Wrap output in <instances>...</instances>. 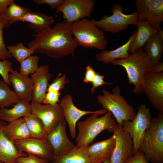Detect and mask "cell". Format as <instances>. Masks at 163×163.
Returning a JSON list of instances; mask_svg holds the SVG:
<instances>
[{
    "label": "cell",
    "mask_w": 163,
    "mask_h": 163,
    "mask_svg": "<svg viewBox=\"0 0 163 163\" xmlns=\"http://www.w3.org/2000/svg\"><path fill=\"white\" fill-rule=\"evenodd\" d=\"M71 24L64 20L56 23L53 28L32 34L34 38L28 43V46L35 52L53 59L70 55L75 56L76 50L79 45L71 33Z\"/></svg>",
    "instance_id": "6da1fadb"
},
{
    "label": "cell",
    "mask_w": 163,
    "mask_h": 163,
    "mask_svg": "<svg viewBox=\"0 0 163 163\" xmlns=\"http://www.w3.org/2000/svg\"><path fill=\"white\" fill-rule=\"evenodd\" d=\"M111 63L124 68L129 84L134 86L132 91L136 94L143 93L144 78L146 73L163 72V63L155 65L143 49L129 54L125 58L114 60Z\"/></svg>",
    "instance_id": "7a4b0ae2"
},
{
    "label": "cell",
    "mask_w": 163,
    "mask_h": 163,
    "mask_svg": "<svg viewBox=\"0 0 163 163\" xmlns=\"http://www.w3.org/2000/svg\"><path fill=\"white\" fill-rule=\"evenodd\" d=\"M112 113L107 111L104 115L98 117V114H91L85 120L77 124L78 133L76 138L78 148L86 147L89 145L95 137L102 131L106 130L113 133L116 123Z\"/></svg>",
    "instance_id": "3957f363"
},
{
    "label": "cell",
    "mask_w": 163,
    "mask_h": 163,
    "mask_svg": "<svg viewBox=\"0 0 163 163\" xmlns=\"http://www.w3.org/2000/svg\"><path fill=\"white\" fill-rule=\"evenodd\" d=\"M139 150L152 163H163V114L151 119Z\"/></svg>",
    "instance_id": "277c9868"
},
{
    "label": "cell",
    "mask_w": 163,
    "mask_h": 163,
    "mask_svg": "<svg viewBox=\"0 0 163 163\" xmlns=\"http://www.w3.org/2000/svg\"><path fill=\"white\" fill-rule=\"evenodd\" d=\"M102 92V95L96 96L97 101L103 109L112 113L116 123L122 125L124 121H132L134 119L135 110L121 95V89L118 86L113 88L112 93L105 89Z\"/></svg>",
    "instance_id": "5b68a950"
},
{
    "label": "cell",
    "mask_w": 163,
    "mask_h": 163,
    "mask_svg": "<svg viewBox=\"0 0 163 163\" xmlns=\"http://www.w3.org/2000/svg\"><path fill=\"white\" fill-rule=\"evenodd\" d=\"M71 33L76 41L84 48L103 50L108 43L103 31L91 20L84 18L71 24Z\"/></svg>",
    "instance_id": "8992f818"
},
{
    "label": "cell",
    "mask_w": 163,
    "mask_h": 163,
    "mask_svg": "<svg viewBox=\"0 0 163 163\" xmlns=\"http://www.w3.org/2000/svg\"><path fill=\"white\" fill-rule=\"evenodd\" d=\"M123 11L122 6L118 3H115L112 6L111 15H105L99 20L91 19V21L103 31L112 33L124 30L131 24L136 26L139 21L136 12L125 14Z\"/></svg>",
    "instance_id": "52a82bcc"
},
{
    "label": "cell",
    "mask_w": 163,
    "mask_h": 163,
    "mask_svg": "<svg viewBox=\"0 0 163 163\" xmlns=\"http://www.w3.org/2000/svg\"><path fill=\"white\" fill-rule=\"evenodd\" d=\"M150 110L144 104L139 106L134 119L125 120L122 125L123 130L129 134L133 144L134 154L139 150L146 130L149 126L151 120Z\"/></svg>",
    "instance_id": "ba28073f"
},
{
    "label": "cell",
    "mask_w": 163,
    "mask_h": 163,
    "mask_svg": "<svg viewBox=\"0 0 163 163\" xmlns=\"http://www.w3.org/2000/svg\"><path fill=\"white\" fill-rule=\"evenodd\" d=\"M138 21L147 22L154 29L163 31L160 27L163 21V0H135Z\"/></svg>",
    "instance_id": "9c48e42d"
},
{
    "label": "cell",
    "mask_w": 163,
    "mask_h": 163,
    "mask_svg": "<svg viewBox=\"0 0 163 163\" xmlns=\"http://www.w3.org/2000/svg\"><path fill=\"white\" fill-rule=\"evenodd\" d=\"M94 5V0H65L62 4L56 8V12H62L64 20L71 24L89 17Z\"/></svg>",
    "instance_id": "30bf717a"
},
{
    "label": "cell",
    "mask_w": 163,
    "mask_h": 163,
    "mask_svg": "<svg viewBox=\"0 0 163 163\" xmlns=\"http://www.w3.org/2000/svg\"><path fill=\"white\" fill-rule=\"evenodd\" d=\"M143 92L158 114H163V72L146 73Z\"/></svg>",
    "instance_id": "8fae6325"
},
{
    "label": "cell",
    "mask_w": 163,
    "mask_h": 163,
    "mask_svg": "<svg viewBox=\"0 0 163 163\" xmlns=\"http://www.w3.org/2000/svg\"><path fill=\"white\" fill-rule=\"evenodd\" d=\"M31 113L37 117L43 123L47 134L64 119L62 107L59 103L55 105L31 103Z\"/></svg>",
    "instance_id": "7c38bea8"
},
{
    "label": "cell",
    "mask_w": 163,
    "mask_h": 163,
    "mask_svg": "<svg viewBox=\"0 0 163 163\" xmlns=\"http://www.w3.org/2000/svg\"><path fill=\"white\" fill-rule=\"evenodd\" d=\"M59 104L62 109L65 119L68 124L71 137L73 139L76 136V123L81 117L86 115L94 113L101 115L107 112L103 109L96 111L80 110L75 105L73 97L70 94L63 96Z\"/></svg>",
    "instance_id": "4fadbf2b"
},
{
    "label": "cell",
    "mask_w": 163,
    "mask_h": 163,
    "mask_svg": "<svg viewBox=\"0 0 163 163\" xmlns=\"http://www.w3.org/2000/svg\"><path fill=\"white\" fill-rule=\"evenodd\" d=\"M113 133L115 137V144L110 159L111 163H123L134 154L133 142L128 134L123 130L122 125H115Z\"/></svg>",
    "instance_id": "5bb4252c"
},
{
    "label": "cell",
    "mask_w": 163,
    "mask_h": 163,
    "mask_svg": "<svg viewBox=\"0 0 163 163\" xmlns=\"http://www.w3.org/2000/svg\"><path fill=\"white\" fill-rule=\"evenodd\" d=\"M66 124V121L64 119L47 134L46 141L51 147L53 156L66 155L76 147L67 137Z\"/></svg>",
    "instance_id": "9a60e30c"
},
{
    "label": "cell",
    "mask_w": 163,
    "mask_h": 163,
    "mask_svg": "<svg viewBox=\"0 0 163 163\" xmlns=\"http://www.w3.org/2000/svg\"><path fill=\"white\" fill-rule=\"evenodd\" d=\"M20 151L49 161L53 155L47 141L30 137L24 139L13 141Z\"/></svg>",
    "instance_id": "2e32d148"
},
{
    "label": "cell",
    "mask_w": 163,
    "mask_h": 163,
    "mask_svg": "<svg viewBox=\"0 0 163 163\" xmlns=\"http://www.w3.org/2000/svg\"><path fill=\"white\" fill-rule=\"evenodd\" d=\"M33 84L31 102L41 104L43 101L52 78L47 64L41 65L30 77Z\"/></svg>",
    "instance_id": "e0dca14e"
},
{
    "label": "cell",
    "mask_w": 163,
    "mask_h": 163,
    "mask_svg": "<svg viewBox=\"0 0 163 163\" xmlns=\"http://www.w3.org/2000/svg\"><path fill=\"white\" fill-rule=\"evenodd\" d=\"M115 144L113 135L109 138L89 145L87 147V152L93 163H102L110 159Z\"/></svg>",
    "instance_id": "ac0fdd59"
},
{
    "label": "cell",
    "mask_w": 163,
    "mask_h": 163,
    "mask_svg": "<svg viewBox=\"0 0 163 163\" xmlns=\"http://www.w3.org/2000/svg\"><path fill=\"white\" fill-rule=\"evenodd\" d=\"M9 80L14 91L20 100L31 101L33 84L30 78L23 75L14 69L9 74Z\"/></svg>",
    "instance_id": "d6986e66"
},
{
    "label": "cell",
    "mask_w": 163,
    "mask_h": 163,
    "mask_svg": "<svg viewBox=\"0 0 163 163\" xmlns=\"http://www.w3.org/2000/svg\"><path fill=\"white\" fill-rule=\"evenodd\" d=\"M7 124L0 120V161L4 163H16L18 157H25L28 154L18 150L13 142L10 140L3 132Z\"/></svg>",
    "instance_id": "ffe728a7"
},
{
    "label": "cell",
    "mask_w": 163,
    "mask_h": 163,
    "mask_svg": "<svg viewBox=\"0 0 163 163\" xmlns=\"http://www.w3.org/2000/svg\"><path fill=\"white\" fill-rule=\"evenodd\" d=\"M136 34V30H134L127 42L117 49L111 50L104 49L96 54V60L99 62L107 64L111 63L116 59L127 57L129 54L128 51L129 46L135 37Z\"/></svg>",
    "instance_id": "44dd1931"
},
{
    "label": "cell",
    "mask_w": 163,
    "mask_h": 163,
    "mask_svg": "<svg viewBox=\"0 0 163 163\" xmlns=\"http://www.w3.org/2000/svg\"><path fill=\"white\" fill-rule=\"evenodd\" d=\"M12 107L0 109V120L11 122L31 113V103L20 100Z\"/></svg>",
    "instance_id": "7402d4cb"
},
{
    "label": "cell",
    "mask_w": 163,
    "mask_h": 163,
    "mask_svg": "<svg viewBox=\"0 0 163 163\" xmlns=\"http://www.w3.org/2000/svg\"><path fill=\"white\" fill-rule=\"evenodd\" d=\"M20 21L29 23L28 27L33 29L37 34L50 29L54 20L51 16L31 11L22 18Z\"/></svg>",
    "instance_id": "603a6c76"
},
{
    "label": "cell",
    "mask_w": 163,
    "mask_h": 163,
    "mask_svg": "<svg viewBox=\"0 0 163 163\" xmlns=\"http://www.w3.org/2000/svg\"><path fill=\"white\" fill-rule=\"evenodd\" d=\"M163 40V31L159 32L152 34L143 46L145 53L155 65L161 61Z\"/></svg>",
    "instance_id": "cb8c5ba5"
},
{
    "label": "cell",
    "mask_w": 163,
    "mask_h": 163,
    "mask_svg": "<svg viewBox=\"0 0 163 163\" xmlns=\"http://www.w3.org/2000/svg\"><path fill=\"white\" fill-rule=\"evenodd\" d=\"M136 26L137 28L136 34L129 46L128 51L129 54L143 49L144 44L150 37L152 34L159 32L146 21H139Z\"/></svg>",
    "instance_id": "d4e9b609"
},
{
    "label": "cell",
    "mask_w": 163,
    "mask_h": 163,
    "mask_svg": "<svg viewBox=\"0 0 163 163\" xmlns=\"http://www.w3.org/2000/svg\"><path fill=\"white\" fill-rule=\"evenodd\" d=\"M3 132L7 137L13 142L31 137L23 117L7 124Z\"/></svg>",
    "instance_id": "484cf974"
},
{
    "label": "cell",
    "mask_w": 163,
    "mask_h": 163,
    "mask_svg": "<svg viewBox=\"0 0 163 163\" xmlns=\"http://www.w3.org/2000/svg\"><path fill=\"white\" fill-rule=\"evenodd\" d=\"M87 147H77L69 153L62 156H53L52 163H93L87 151Z\"/></svg>",
    "instance_id": "4316f807"
},
{
    "label": "cell",
    "mask_w": 163,
    "mask_h": 163,
    "mask_svg": "<svg viewBox=\"0 0 163 163\" xmlns=\"http://www.w3.org/2000/svg\"><path fill=\"white\" fill-rule=\"evenodd\" d=\"M31 137L46 141L47 133L41 121L31 113L23 117Z\"/></svg>",
    "instance_id": "83f0119b"
},
{
    "label": "cell",
    "mask_w": 163,
    "mask_h": 163,
    "mask_svg": "<svg viewBox=\"0 0 163 163\" xmlns=\"http://www.w3.org/2000/svg\"><path fill=\"white\" fill-rule=\"evenodd\" d=\"M12 2L8 7L3 14V18L9 28L11 24L20 21L21 19L31 11L29 8L25 7Z\"/></svg>",
    "instance_id": "f1b7e54d"
},
{
    "label": "cell",
    "mask_w": 163,
    "mask_h": 163,
    "mask_svg": "<svg viewBox=\"0 0 163 163\" xmlns=\"http://www.w3.org/2000/svg\"><path fill=\"white\" fill-rule=\"evenodd\" d=\"M20 100L9 85L3 80H0V109L13 106Z\"/></svg>",
    "instance_id": "f546056e"
},
{
    "label": "cell",
    "mask_w": 163,
    "mask_h": 163,
    "mask_svg": "<svg viewBox=\"0 0 163 163\" xmlns=\"http://www.w3.org/2000/svg\"><path fill=\"white\" fill-rule=\"evenodd\" d=\"M7 48L12 57L20 63L34 54L35 52L33 49L25 46L21 42L16 45L8 46Z\"/></svg>",
    "instance_id": "4dcf8cb0"
},
{
    "label": "cell",
    "mask_w": 163,
    "mask_h": 163,
    "mask_svg": "<svg viewBox=\"0 0 163 163\" xmlns=\"http://www.w3.org/2000/svg\"><path fill=\"white\" fill-rule=\"evenodd\" d=\"M40 58L37 55L31 56L21 62L19 73L27 76L32 75L37 70Z\"/></svg>",
    "instance_id": "1f68e13d"
},
{
    "label": "cell",
    "mask_w": 163,
    "mask_h": 163,
    "mask_svg": "<svg viewBox=\"0 0 163 163\" xmlns=\"http://www.w3.org/2000/svg\"><path fill=\"white\" fill-rule=\"evenodd\" d=\"M4 28H7L3 18V15H0V59H7L12 57L6 48L3 35Z\"/></svg>",
    "instance_id": "d6a6232c"
},
{
    "label": "cell",
    "mask_w": 163,
    "mask_h": 163,
    "mask_svg": "<svg viewBox=\"0 0 163 163\" xmlns=\"http://www.w3.org/2000/svg\"><path fill=\"white\" fill-rule=\"evenodd\" d=\"M69 82V80L66 78V75L64 74L62 75L60 73L53 80L52 83L49 85L47 91L60 92L64 88L65 85Z\"/></svg>",
    "instance_id": "836d02e7"
},
{
    "label": "cell",
    "mask_w": 163,
    "mask_h": 163,
    "mask_svg": "<svg viewBox=\"0 0 163 163\" xmlns=\"http://www.w3.org/2000/svg\"><path fill=\"white\" fill-rule=\"evenodd\" d=\"M60 92L47 91L44 96L42 103L45 104L55 105L60 102Z\"/></svg>",
    "instance_id": "e575fe53"
},
{
    "label": "cell",
    "mask_w": 163,
    "mask_h": 163,
    "mask_svg": "<svg viewBox=\"0 0 163 163\" xmlns=\"http://www.w3.org/2000/svg\"><path fill=\"white\" fill-rule=\"evenodd\" d=\"M104 77L101 74L96 72L95 76L91 82L92 86L91 88V92L93 93L97 88L104 85H111L112 83L105 82L104 80Z\"/></svg>",
    "instance_id": "d590c367"
},
{
    "label": "cell",
    "mask_w": 163,
    "mask_h": 163,
    "mask_svg": "<svg viewBox=\"0 0 163 163\" xmlns=\"http://www.w3.org/2000/svg\"><path fill=\"white\" fill-rule=\"evenodd\" d=\"M15 161L16 163H48L49 161L28 154L27 156L17 158Z\"/></svg>",
    "instance_id": "8d00e7d4"
},
{
    "label": "cell",
    "mask_w": 163,
    "mask_h": 163,
    "mask_svg": "<svg viewBox=\"0 0 163 163\" xmlns=\"http://www.w3.org/2000/svg\"><path fill=\"white\" fill-rule=\"evenodd\" d=\"M143 153L139 150L129 157L123 163H148Z\"/></svg>",
    "instance_id": "74e56055"
},
{
    "label": "cell",
    "mask_w": 163,
    "mask_h": 163,
    "mask_svg": "<svg viewBox=\"0 0 163 163\" xmlns=\"http://www.w3.org/2000/svg\"><path fill=\"white\" fill-rule=\"evenodd\" d=\"M65 0H34L33 2L37 5L43 4L49 5L52 9L57 8L61 5Z\"/></svg>",
    "instance_id": "f35d334b"
},
{
    "label": "cell",
    "mask_w": 163,
    "mask_h": 163,
    "mask_svg": "<svg viewBox=\"0 0 163 163\" xmlns=\"http://www.w3.org/2000/svg\"><path fill=\"white\" fill-rule=\"evenodd\" d=\"M96 72L90 65L87 66L85 68V77L83 81L86 83H91L95 76Z\"/></svg>",
    "instance_id": "ab89813d"
},
{
    "label": "cell",
    "mask_w": 163,
    "mask_h": 163,
    "mask_svg": "<svg viewBox=\"0 0 163 163\" xmlns=\"http://www.w3.org/2000/svg\"><path fill=\"white\" fill-rule=\"evenodd\" d=\"M14 0H0V15H3L5 10Z\"/></svg>",
    "instance_id": "60d3db41"
},
{
    "label": "cell",
    "mask_w": 163,
    "mask_h": 163,
    "mask_svg": "<svg viewBox=\"0 0 163 163\" xmlns=\"http://www.w3.org/2000/svg\"><path fill=\"white\" fill-rule=\"evenodd\" d=\"M8 68V64L5 60L0 61V75L4 74L7 71Z\"/></svg>",
    "instance_id": "b9f144b4"
},
{
    "label": "cell",
    "mask_w": 163,
    "mask_h": 163,
    "mask_svg": "<svg viewBox=\"0 0 163 163\" xmlns=\"http://www.w3.org/2000/svg\"><path fill=\"white\" fill-rule=\"evenodd\" d=\"M102 163H111L110 159L105 161Z\"/></svg>",
    "instance_id": "7bdbcfd3"
},
{
    "label": "cell",
    "mask_w": 163,
    "mask_h": 163,
    "mask_svg": "<svg viewBox=\"0 0 163 163\" xmlns=\"http://www.w3.org/2000/svg\"><path fill=\"white\" fill-rule=\"evenodd\" d=\"M0 163H4L2 161H0Z\"/></svg>",
    "instance_id": "ee69618b"
}]
</instances>
